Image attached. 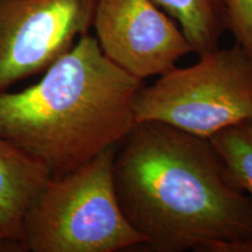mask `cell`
<instances>
[{
    "label": "cell",
    "mask_w": 252,
    "mask_h": 252,
    "mask_svg": "<svg viewBox=\"0 0 252 252\" xmlns=\"http://www.w3.org/2000/svg\"><path fill=\"white\" fill-rule=\"evenodd\" d=\"M113 180L126 220L150 250L203 252L252 238V198L206 138L137 123L116 150Z\"/></svg>",
    "instance_id": "1"
},
{
    "label": "cell",
    "mask_w": 252,
    "mask_h": 252,
    "mask_svg": "<svg viewBox=\"0 0 252 252\" xmlns=\"http://www.w3.org/2000/svg\"><path fill=\"white\" fill-rule=\"evenodd\" d=\"M143 86L84 34L37 83L0 94V137L52 175L64 174L121 145L135 125Z\"/></svg>",
    "instance_id": "2"
},
{
    "label": "cell",
    "mask_w": 252,
    "mask_h": 252,
    "mask_svg": "<svg viewBox=\"0 0 252 252\" xmlns=\"http://www.w3.org/2000/svg\"><path fill=\"white\" fill-rule=\"evenodd\" d=\"M116 150L50 176L24 216L25 251L118 252L143 247V236L126 220L116 193Z\"/></svg>",
    "instance_id": "3"
},
{
    "label": "cell",
    "mask_w": 252,
    "mask_h": 252,
    "mask_svg": "<svg viewBox=\"0 0 252 252\" xmlns=\"http://www.w3.org/2000/svg\"><path fill=\"white\" fill-rule=\"evenodd\" d=\"M135 124L157 122L209 139L252 118V60L238 45L200 55L175 67L152 86H143L134 104Z\"/></svg>",
    "instance_id": "4"
},
{
    "label": "cell",
    "mask_w": 252,
    "mask_h": 252,
    "mask_svg": "<svg viewBox=\"0 0 252 252\" xmlns=\"http://www.w3.org/2000/svg\"><path fill=\"white\" fill-rule=\"evenodd\" d=\"M98 0H0V94L45 71L93 26Z\"/></svg>",
    "instance_id": "5"
},
{
    "label": "cell",
    "mask_w": 252,
    "mask_h": 252,
    "mask_svg": "<svg viewBox=\"0 0 252 252\" xmlns=\"http://www.w3.org/2000/svg\"><path fill=\"white\" fill-rule=\"evenodd\" d=\"M93 26L108 59L144 81L193 52L184 32L153 0H98Z\"/></svg>",
    "instance_id": "6"
},
{
    "label": "cell",
    "mask_w": 252,
    "mask_h": 252,
    "mask_svg": "<svg viewBox=\"0 0 252 252\" xmlns=\"http://www.w3.org/2000/svg\"><path fill=\"white\" fill-rule=\"evenodd\" d=\"M50 176L42 163L0 137V251H25L24 216Z\"/></svg>",
    "instance_id": "7"
},
{
    "label": "cell",
    "mask_w": 252,
    "mask_h": 252,
    "mask_svg": "<svg viewBox=\"0 0 252 252\" xmlns=\"http://www.w3.org/2000/svg\"><path fill=\"white\" fill-rule=\"evenodd\" d=\"M180 25L186 39L196 54L203 55L220 48L226 31L223 0H153Z\"/></svg>",
    "instance_id": "8"
},
{
    "label": "cell",
    "mask_w": 252,
    "mask_h": 252,
    "mask_svg": "<svg viewBox=\"0 0 252 252\" xmlns=\"http://www.w3.org/2000/svg\"><path fill=\"white\" fill-rule=\"evenodd\" d=\"M229 175L252 198V118L209 138Z\"/></svg>",
    "instance_id": "9"
},
{
    "label": "cell",
    "mask_w": 252,
    "mask_h": 252,
    "mask_svg": "<svg viewBox=\"0 0 252 252\" xmlns=\"http://www.w3.org/2000/svg\"><path fill=\"white\" fill-rule=\"evenodd\" d=\"M226 30L252 60V0H223Z\"/></svg>",
    "instance_id": "10"
},
{
    "label": "cell",
    "mask_w": 252,
    "mask_h": 252,
    "mask_svg": "<svg viewBox=\"0 0 252 252\" xmlns=\"http://www.w3.org/2000/svg\"><path fill=\"white\" fill-rule=\"evenodd\" d=\"M203 252H252V238L217 242L208 245Z\"/></svg>",
    "instance_id": "11"
}]
</instances>
